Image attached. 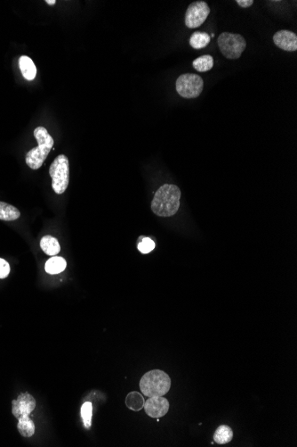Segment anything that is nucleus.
<instances>
[{
  "label": "nucleus",
  "instance_id": "obj_6",
  "mask_svg": "<svg viewBox=\"0 0 297 447\" xmlns=\"http://www.w3.org/2000/svg\"><path fill=\"white\" fill-rule=\"evenodd\" d=\"M175 86L177 93L182 98L196 99L203 91V79L198 74L185 73L178 77Z\"/></svg>",
  "mask_w": 297,
  "mask_h": 447
},
{
  "label": "nucleus",
  "instance_id": "obj_11",
  "mask_svg": "<svg viewBox=\"0 0 297 447\" xmlns=\"http://www.w3.org/2000/svg\"><path fill=\"white\" fill-rule=\"evenodd\" d=\"M19 66L23 77L27 80H33L37 75V67L33 61L27 56L20 57Z\"/></svg>",
  "mask_w": 297,
  "mask_h": 447
},
{
  "label": "nucleus",
  "instance_id": "obj_22",
  "mask_svg": "<svg viewBox=\"0 0 297 447\" xmlns=\"http://www.w3.org/2000/svg\"><path fill=\"white\" fill-rule=\"evenodd\" d=\"M10 273V266L8 261L0 258V279H6Z\"/></svg>",
  "mask_w": 297,
  "mask_h": 447
},
{
  "label": "nucleus",
  "instance_id": "obj_16",
  "mask_svg": "<svg viewBox=\"0 0 297 447\" xmlns=\"http://www.w3.org/2000/svg\"><path fill=\"white\" fill-rule=\"evenodd\" d=\"M211 41V38L207 32L195 31L190 38V45L194 50H200L206 48Z\"/></svg>",
  "mask_w": 297,
  "mask_h": 447
},
{
  "label": "nucleus",
  "instance_id": "obj_2",
  "mask_svg": "<svg viewBox=\"0 0 297 447\" xmlns=\"http://www.w3.org/2000/svg\"><path fill=\"white\" fill-rule=\"evenodd\" d=\"M34 137L38 141V146L27 153L25 161L30 169L38 170L43 165V163L52 150L54 141L47 129L42 126L34 129Z\"/></svg>",
  "mask_w": 297,
  "mask_h": 447
},
{
  "label": "nucleus",
  "instance_id": "obj_13",
  "mask_svg": "<svg viewBox=\"0 0 297 447\" xmlns=\"http://www.w3.org/2000/svg\"><path fill=\"white\" fill-rule=\"evenodd\" d=\"M66 266H67V263L64 258L60 257V256H53V257L50 258L45 262V270L48 274L55 275V274L63 273L64 270L66 269Z\"/></svg>",
  "mask_w": 297,
  "mask_h": 447
},
{
  "label": "nucleus",
  "instance_id": "obj_24",
  "mask_svg": "<svg viewBox=\"0 0 297 447\" xmlns=\"http://www.w3.org/2000/svg\"><path fill=\"white\" fill-rule=\"evenodd\" d=\"M45 3H47L48 5H51V6H53V5H55L56 1H55V0H45Z\"/></svg>",
  "mask_w": 297,
  "mask_h": 447
},
{
  "label": "nucleus",
  "instance_id": "obj_5",
  "mask_svg": "<svg viewBox=\"0 0 297 447\" xmlns=\"http://www.w3.org/2000/svg\"><path fill=\"white\" fill-rule=\"evenodd\" d=\"M217 44L222 56L229 60L239 59L247 48L244 37L231 32L221 33L217 38Z\"/></svg>",
  "mask_w": 297,
  "mask_h": 447
},
{
  "label": "nucleus",
  "instance_id": "obj_23",
  "mask_svg": "<svg viewBox=\"0 0 297 447\" xmlns=\"http://www.w3.org/2000/svg\"><path fill=\"white\" fill-rule=\"evenodd\" d=\"M236 3L241 8H248L254 4V0H236Z\"/></svg>",
  "mask_w": 297,
  "mask_h": 447
},
{
  "label": "nucleus",
  "instance_id": "obj_17",
  "mask_svg": "<svg viewBox=\"0 0 297 447\" xmlns=\"http://www.w3.org/2000/svg\"><path fill=\"white\" fill-rule=\"evenodd\" d=\"M192 66L198 72H208L214 67V58L210 55H204L193 61Z\"/></svg>",
  "mask_w": 297,
  "mask_h": 447
},
{
  "label": "nucleus",
  "instance_id": "obj_10",
  "mask_svg": "<svg viewBox=\"0 0 297 447\" xmlns=\"http://www.w3.org/2000/svg\"><path fill=\"white\" fill-rule=\"evenodd\" d=\"M273 42L278 49L286 52H295L297 50V35L290 30H278L273 36Z\"/></svg>",
  "mask_w": 297,
  "mask_h": 447
},
{
  "label": "nucleus",
  "instance_id": "obj_4",
  "mask_svg": "<svg viewBox=\"0 0 297 447\" xmlns=\"http://www.w3.org/2000/svg\"><path fill=\"white\" fill-rule=\"evenodd\" d=\"M49 174L52 178V188L58 195L64 194L68 189L70 182V163L65 155H59L49 168Z\"/></svg>",
  "mask_w": 297,
  "mask_h": 447
},
{
  "label": "nucleus",
  "instance_id": "obj_15",
  "mask_svg": "<svg viewBox=\"0 0 297 447\" xmlns=\"http://www.w3.org/2000/svg\"><path fill=\"white\" fill-rule=\"evenodd\" d=\"M232 437H233V431L227 425H221L214 432V442L219 444L229 443L232 439Z\"/></svg>",
  "mask_w": 297,
  "mask_h": 447
},
{
  "label": "nucleus",
  "instance_id": "obj_19",
  "mask_svg": "<svg viewBox=\"0 0 297 447\" xmlns=\"http://www.w3.org/2000/svg\"><path fill=\"white\" fill-rule=\"evenodd\" d=\"M144 403L145 401H144L143 394H140L138 392H131L128 394V396L126 398L127 407L128 409L136 411V412L143 409Z\"/></svg>",
  "mask_w": 297,
  "mask_h": 447
},
{
  "label": "nucleus",
  "instance_id": "obj_21",
  "mask_svg": "<svg viewBox=\"0 0 297 447\" xmlns=\"http://www.w3.org/2000/svg\"><path fill=\"white\" fill-rule=\"evenodd\" d=\"M141 241L138 243V250L143 253V254H148L155 248V243L152 239L149 238H142L141 237Z\"/></svg>",
  "mask_w": 297,
  "mask_h": 447
},
{
  "label": "nucleus",
  "instance_id": "obj_1",
  "mask_svg": "<svg viewBox=\"0 0 297 447\" xmlns=\"http://www.w3.org/2000/svg\"><path fill=\"white\" fill-rule=\"evenodd\" d=\"M181 190L173 184H164L155 194L151 210L159 217L174 215L180 207Z\"/></svg>",
  "mask_w": 297,
  "mask_h": 447
},
{
  "label": "nucleus",
  "instance_id": "obj_14",
  "mask_svg": "<svg viewBox=\"0 0 297 447\" xmlns=\"http://www.w3.org/2000/svg\"><path fill=\"white\" fill-rule=\"evenodd\" d=\"M20 216L21 212L14 205L0 201V220L12 221L19 219Z\"/></svg>",
  "mask_w": 297,
  "mask_h": 447
},
{
  "label": "nucleus",
  "instance_id": "obj_20",
  "mask_svg": "<svg viewBox=\"0 0 297 447\" xmlns=\"http://www.w3.org/2000/svg\"><path fill=\"white\" fill-rule=\"evenodd\" d=\"M81 418L83 420L85 428H89L92 424V415H93V406L92 403H84L80 411Z\"/></svg>",
  "mask_w": 297,
  "mask_h": 447
},
{
  "label": "nucleus",
  "instance_id": "obj_3",
  "mask_svg": "<svg viewBox=\"0 0 297 447\" xmlns=\"http://www.w3.org/2000/svg\"><path fill=\"white\" fill-rule=\"evenodd\" d=\"M171 379L166 372L153 370L147 372L140 381V389L148 397L163 396L169 391Z\"/></svg>",
  "mask_w": 297,
  "mask_h": 447
},
{
  "label": "nucleus",
  "instance_id": "obj_9",
  "mask_svg": "<svg viewBox=\"0 0 297 447\" xmlns=\"http://www.w3.org/2000/svg\"><path fill=\"white\" fill-rule=\"evenodd\" d=\"M144 410L151 418H160L165 416L169 410V403L163 396L149 397L144 403Z\"/></svg>",
  "mask_w": 297,
  "mask_h": 447
},
{
  "label": "nucleus",
  "instance_id": "obj_18",
  "mask_svg": "<svg viewBox=\"0 0 297 447\" xmlns=\"http://www.w3.org/2000/svg\"><path fill=\"white\" fill-rule=\"evenodd\" d=\"M17 428L20 434L25 437H30L33 436L35 433V424L31 419L28 416H23L18 420Z\"/></svg>",
  "mask_w": 297,
  "mask_h": 447
},
{
  "label": "nucleus",
  "instance_id": "obj_7",
  "mask_svg": "<svg viewBox=\"0 0 297 447\" xmlns=\"http://www.w3.org/2000/svg\"><path fill=\"white\" fill-rule=\"evenodd\" d=\"M210 14V8L205 1H195L189 6L185 13V25L189 29L201 26Z\"/></svg>",
  "mask_w": 297,
  "mask_h": 447
},
{
  "label": "nucleus",
  "instance_id": "obj_12",
  "mask_svg": "<svg viewBox=\"0 0 297 447\" xmlns=\"http://www.w3.org/2000/svg\"><path fill=\"white\" fill-rule=\"evenodd\" d=\"M40 247L45 254L50 256L56 255L61 250L60 244L58 240L51 236H45L42 238Z\"/></svg>",
  "mask_w": 297,
  "mask_h": 447
},
{
  "label": "nucleus",
  "instance_id": "obj_8",
  "mask_svg": "<svg viewBox=\"0 0 297 447\" xmlns=\"http://www.w3.org/2000/svg\"><path fill=\"white\" fill-rule=\"evenodd\" d=\"M36 407V400L29 393L20 394L16 400L12 402V413L17 420L23 416H30Z\"/></svg>",
  "mask_w": 297,
  "mask_h": 447
}]
</instances>
